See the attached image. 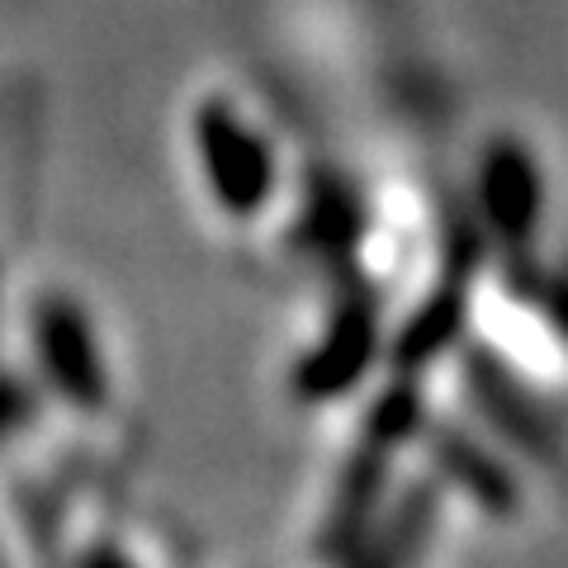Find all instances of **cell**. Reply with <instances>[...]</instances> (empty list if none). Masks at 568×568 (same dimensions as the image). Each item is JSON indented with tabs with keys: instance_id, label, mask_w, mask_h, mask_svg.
Segmentation results:
<instances>
[{
	"instance_id": "277c9868",
	"label": "cell",
	"mask_w": 568,
	"mask_h": 568,
	"mask_svg": "<svg viewBox=\"0 0 568 568\" xmlns=\"http://www.w3.org/2000/svg\"><path fill=\"white\" fill-rule=\"evenodd\" d=\"M446 465H450L459 478H465L469 493H474L484 507H493V511L511 507V484H507V474L497 469L493 459L478 455L469 440H450V446H446Z\"/></svg>"
},
{
	"instance_id": "7a4b0ae2",
	"label": "cell",
	"mask_w": 568,
	"mask_h": 568,
	"mask_svg": "<svg viewBox=\"0 0 568 568\" xmlns=\"http://www.w3.org/2000/svg\"><path fill=\"white\" fill-rule=\"evenodd\" d=\"M478 200H484L488 223L503 237H530L540 219V171L517 142H497L478 171Z\"/></svg>"
},
{
	"instance_id": "6da1fadb",
	"label": "cell",
	"mask_w": 568,
	"mask_h": 568,
	"mask_svg": "<svg viewBox=\"0 0 568 568\" xmlns=\"http://www.w3.org/2000/svg\"><path fill=\"white\" fill-rule=\"evenodd\" d=\"M194 142H200V166L213 204L233 219H252V213L271 200V148L246 129V119L223 100H209L200 119H194Z\"/></svg>"
},
{
	"instance_id": "3957f363",
	"label": "cell",
	"mask_w": 568,
	"mask_h": 568,
	"mask_svg": "<svg viewBox=\"0 0 568 568\" xmlns=\"http://www.w3.org/2000/svg\"><path fill=\"white\" fill-rule=\"evenodd\" d=\"M369 355H375V323H369V313H342L332 323V332L323 336V346L308 355V365L298 369V388H304L308 398H332L351 388L355 379L365 375Z\"/></svg>"
}]
</instances>
